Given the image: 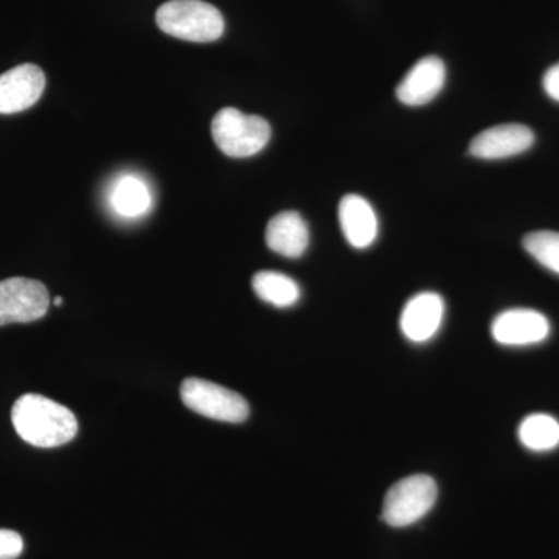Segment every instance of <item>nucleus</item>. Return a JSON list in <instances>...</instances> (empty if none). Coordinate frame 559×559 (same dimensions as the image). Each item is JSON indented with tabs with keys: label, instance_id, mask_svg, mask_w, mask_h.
<instances>
[{
	"label": "nucleus",
	"instance_id": "nucleus-1",
	"mask_svg": "<svg viewBox=\"0 0 559 559\" xmlns=\"http://www.w3.org/2000/svg\"><path fill=\"white\" fill-rule=\"evenodd\" d=\"M11 421L17 436L36 448L62 447L79 432V421L68 407L35 393L14 403Z\"/></svg>",
	"mask_w": 559,
	"mask_h": 559
},
{
	"label": "nucleus",
	"instance_id": "nucleus-2",
	"mask_svg": "<svg viewBox=\"0 0 559 559\" xmlns=\"http://www.w3.org/2000/svg\"><path fill=\"white\" fill-rule=\"evenodd\" d=\"M157 27L173 38L190 43H213L223 36V14L202 0H170L156 13Z\"/></svg>",
	"mask_w": 559,
	"mask_h": 559
},
{
	"label": "nucleus",
	"instance_id": "nucleus-3",
	"mask_svg": "<svg viewBox=\"0 0 559 559\" xmlns=\"http://www.w3.org/2000/svg\"><path fill=\"white\" fill-rule=\"evenodd\" d=\"M271 134L266 120L235 108L221 109L212 121L213 140L226 156L235 159L259 154L270 143Z\"/></svg>",
	"mask_w": 559,
	"mask_h": 559
},
{
	"label": "nucleus",
	"instance_id": "nucleus-4",
	"mask_svg": "<svg viewBox=\"0 0 559 559\" xmlns=\"http://www.w3.org/2000/svg\"><path fill=\"white\" fill-rule=\"evenodd\" d=\"M439 488L432 477L415 474L396 481L385 495L382 520L390 527H409L436 506Z\"/></svg>",
	"mask_w": 559,
	"mask_h": 559
},
{
	"label": "nucleus",
	"instance_id": "nucleus-5",
	"mask_svg": "<svg viewBox=\"0 0 559 559\" xmlns=\"http://www.w3.org/2000/svg\"><path fill=\"white\" fill-rule=\"evenodd\" d=\"M180 396L189 409L226 423H242L249 417V404L234 390L215 382L190 378L182 382Z\"/></svg>",
	"mask_w": 559,
	"mask_h": 559
},
{
	"label": "nucleus",
	"instance_id": "nucleus-6",
	"mask_svg": "<svg viewBox=\"0 0 559 559\" xmlns=\"http://www.w3.org/2000/svg\"><path fill=\"white\" fill-rule=\"evenodd\" d=\"M50 307L49 290L38 280L13 277L0 282V326L43 319Z\"/></svg>",
	"mask_w": 559,
	"mask_h": 559
},
{
	"label": "nucleus",
	"instance_id": "nucleus-7",
	"mask_svg": "<svg viewBox=\"0 0 559 559\" xmlns=\"http://www.w3.org/2000/svg\"><path fill=\"white\" fill-rule=\"evenodd\" d=\"M492 340L506 347H527L540 344L550 336V322L535 310H507L491 323Z\"/></svg>",
	"mask_w": 559,
	"mask_h": 559
},
{
	"label": "nucleus",
	"instance_id": "nucleus-8",
	"mask_svg": "<svg viewBox=\"0 0 559 559\" xmlns=\"http://www.w3.org/2000/svg\"><path fill=\"white\" fill-rule=\"evenodd\" d=\"M46 90V75L35 64H21L0 75V114L31 109Z\"/></svg>",
	"mask_w": 559,
	"mask_h": 559
},
{
	"label": "nucleus",
	"instance_id": "nucleus-9",
	"mask_svg": "<svg viewBox=\"0 0 559 559\" xmlns=\"http://www.w3.org/2000/svg\"><path fill=\"white\" fill-rule=\"evenodd\" d=\"M533 143L535 134L525 124H499L477 134L469 143V154L477 159H507L525 153Z\"/></svg>",
	"mask_w": 559,
	"mask_h": 559
},
{
	"label": "nucleus",
	"instance_id": "nucleus-10",
	"mask_svg": "<svg viewBox=\"0 0 559 559\" xmlns=\"http://www.w3.org/2000/svg\"><path fill=\"white\" fill-rule=\"evenodd\" d=\"M443 318L444 301L439 294H417L401 312V331L414 344H425L439 333Z\"/></svg>",
	"mask_w": 559,
	"mask_h": 559
},
{
	"label": "nucleus",
	"instance_id": "nucleus-11",
	"mask_svg": "<svg viewBox=\"0 0 559 559\" xmlns=\"http://www.w3.org/2000/svg\"><path fill=\"white\" fill-rule=\"evenodd\" d=\"M447 81L444 62L437 57L419 60L396 87V97L406 106H423L432 102Z\"/></svg>",
	"mask_w": 559,
	"mask_h": 559
},
{
	"label": "nucleus",
	"instance_id": "nucleus-12",
	"mask_svg": "<svg viewBox=\"0 0 559 559\" xmlns=\"http://www.w3.org/2000/svg\"><path fill=\"white\" fill-rule=\"evenodd\" d=\"M340 221L345 240L356 249H366L378 237V218L369 201L347 194L340 204Z\"/></svg>",
	"mask_w": 559,
	"mask_h": 559
},
{
	"label": "nucleus",
	"instance_id": "nucleus-13",
	"mask_svg": "<svg viewBox=\"0 0 559 559\" xmlns=\"http://www.w3.org/2000/svg\"><path fill=\"white\" fill-rule=\"evenodd\" d=\"M266 242L278 255L299 259L310 245V230L300 213L282 212L267 224Z\"/></svg>",
	"mask_w": 559,
	"mask_h": 559
},
{
	"label": "nucleus",
	"instance_id": "nucleus-14",
	"mask_svg": "<svg viewBox=\"0 0 559 559\" xmlns=\"http://www.w3.org/2000/svg\"><path fill=\"white\" fill-rule=\"evenodd\" d=\"M150 187L138 176H123L110 191V205L124 218H138L151 207Z\"/></svg>",
	"mask_w": 559,
	"mask_h": 559
},
{
	"label": "nucleus",
	"instance_id": "nucleus-15",
	"mask_svg": "<svg viewBox=\"0 0 559 559\" xmlns=\"http://www.w3.org/2000/svg\"><path fill=\"white\" fill-rule=\"evenodd\" d=\"M252 288L257 296L272 307H294L300 299V288L293 278L282 272L263 271L253 275Z\"/></svg>",
	"mask_w": 559,
	"mask_h": 559
},
{
	"label": "nucleus",
	"instance_id": "nucleus-16",
	"mask_svg": "<svg viewBox=\"0 0 559 559\" xmlns=\"http://www.w3.org/2000/svg\"><path fill=\"white\" fill-rule=\"evenodd\" d=\"M518 437L522 447L533 452H549L559 447V421L547 414H533L522 419Z\"/></svg>",
	"mask_w": 559,
	"mask_h": 559
},
{
	"label": "nucleus",
	"instance_id": "nucleus-17",
	"mask_svg": "<svg viewBox=\"0 0 559 559\" xmlns=\"http://www.w3.org/2000/svg\"><path fill=\"white\" fill-rule=\"evenodd\" d=\"M524 249L540 266L559 275V231H532L524 238Z\"/></svg>",
	"mask_w": 559,
	"mask_h": 559
},
{
	"label": "nucleus",
	"instance_id": "nucleus-18",
	"mask_svg": "<svg viewBox=\"0 0 559 559\" xmlns=\"http://www.w3.org/2000/svg\"><path fill=\"white\" fill-rule=\"evenodd\" d=\"M24 550V540L13 530L0 528V559H16Z\"/></svg>",
	"mask_w": 559,
	"mask_h": 559
},
{
	"label": "nucleus",
	"instance_id": "nucleus-19",
	"mask_svg": "<svg viewBox=\"0 0 559 559\" xmlns=\"http://www.w3.org/2000/svg\"><path fill=\"white\" fill-rule=\"evenodd\" d=\"M544 91L551 100L559 102V62L547 70L543 80Z\"/></svg>",
	"mask_w": 559,
	"mask_h": 559
},
{
	"label": "nucleus",
	"instance_id": "nucleus-20",
	"mask_svg": "<svg viewBox=\"0 0 559 559\" xmlns=\"http://www.w3.org/2000/svg\"><path fill=\"white\" fill-rule=\"evenodd\" d=\"M53 304L57 305V307H60V305H62L61 297H57V299H55Z\"/></svg>",
	"mask_w": 559,
	"mask_h": 559
}]
</instances>
